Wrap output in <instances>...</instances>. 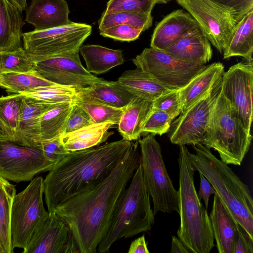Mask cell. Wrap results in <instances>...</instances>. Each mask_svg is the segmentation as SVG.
Wrapping results in <instances>:
<instances>
[{"label": "cell", "instance_id": "obj_1", "mask_svg": "<svg viewBox=\"0 0 253 253\" xmlns=\"http://www.w3.org/2000/svg\"><path fill=\"white\" fill-rule=\"evenodd\" d=\"M140 163L138 141L132 142L106 177L56 208L54 212L70 227L80 253L97 252L119 200Z\"/></svg>", "mask_w": 253, "mask_h": 253}, {"label": "cell", "instance_id": "obj_2", "mask_svg": "<svg viewBox=\"0 0 253 253\" xmlns=\"http://www.w3.org/2000/svg\"><path fill=\"white\" fill-rule=\"evenodd\" d=\"M132 141L124 139L70 152L49 170L43 194L49 213L73 197L94 187L115 167Z\"/></svg>", "mask_w": 253, "mask_h": 253}, {"label": "cell", "instance_id": "obj_3", "mask_svg": "<svg viewBox=\"0 0 253 253\" xmlns=\"http://www.w3.org/2000/svg\"><path fill=\"white\" fill-rule=\"evenodd\" d=\"M193 147L195 153H188L191 165L211 182L232 215L253 238V200L248 186L210 148L201 144Z\"/></svg>", "mask_w": 253, "mask_h": 253}, {"label": "cell", "instance_id": "obj_4", "mask_svg": "<svg viewBox=\"0 0 253 253\" xmlns=\"http://www.w3.org/2000/svg\"><path fill=\"white\" fill-rule=\"evenodd\" d=\"M179 146L180 223L177 235L191 253H209L214 246L210 216L197 195L194 178L195 169L189 160V151L185 145Z\"/></svg>", "mask_w": 253, "mask_h": 253}, {"label": "cell", "instance_id": "obj_5", "mask_svg": "<svg viewBox=\"0 0 253 253\" xmlns=\"http://www.w3.org/2000/svg\"><path fill=\"white\" fill-rule=\"evenodd\" d=\"M131 178L117 206L108 230L97 247L99 253L109 252L113 244L120 239L150 230L154 223L155 214L140 164Z\"/></svg>", "mask_w": 253, "mask_h": 253}, {"label": "cell", "instance_id": "obj_6", "mask_svg": "<svg viewBox=\"0 0 253 253\" xmlns=\"http://www.w3.org/2000/svg\"><path fill=\"white\" fill-rule=\"evenodd\" d=\"M253 137L232 114L228 101L220 92L202 144L217 151L227 165H241Z\"/></svg>", "mask_w": 253, "mask_h": 253}, {"label": "cell", "instance_id": "obj_7", "mask_svg": "<svg viewBox=\"0 0 253 253\" xmlns=\"http://www.w3.org/2000/svg\"><path fill=\"white\" fill-rule=\"evenodd\" d=\"M143 180L153 203L154 214L179 212V194L168 173L161 148L155 135L147 134L138 141Z\"/></svg>", "mask_w": 253, "mask_h": 253}, {"label": "cell", "instance_id": "obj_8", "mask_svg": "<svg viewBox=\"0 0 253 253\" xmlns=\"http://www.w3.org/2000/svg\"><path fill=\"white\" fill-rule=\"evenodd\" d=\"M91 25L72 22L62 26L23 33V48L35 62L79 51L90 35Z\"/></svg>", "mask_w": 253, "mask_h": 253}, {"label": "cell", "instance_id": "obj_9", "mask_svg": "<svg viewBox=\"0 0 253 253\" xmlns=\"http://www.w3.org/2000/svg\"><path fill=\"white\" fill-rule=\"evenodd\" d=\"M43 179L38 176L21 192L15 194L12 205L10 235L13 249H25L38 224L48 211L43 203Z\"/></svg>", "mask_w": 253, "mask_h": 253}, {"label": "cell", "instance_id": "obj_10", "mask_svg": "<svg viewBox=\"0 0 253 253\" xmlns=\"http://www.w3.org/2000/svg\"><path fill=\"white\" fill-rule=\"evenodd\" d=\"M132 62L137 68L170 89L181 88L207 66L180 61L151 47L144 49Z\"/></svg>", "mask_w": 253, "mask_h": 253}, {"label": "cell", "instance_id": "obj_11", "mask_svg": "<svg viewBox=\"0 0 253 253\" xmlns=\"http://www.w3.org/2000/svg\"><path fill=\"white\" fill-rule=\"evenodd\" d=\"M55 163L44 155L41 143L33 146L0 140V176L17 182L30 181L49 170Z\"/></svg>", "mask_w": 253, "mask_h": 253}, {"label": "cell", "instance_id": "obj_12", "mask_svg": "<svg viewBox=\"0 0 253 253\" xmlns=\"http://www.w3.org/2000/svg\"><path fill=\"white\" fill-rule=\"evenodd\" d=\"M222 78L211 90L171 123L168 131L170 142L179 146L201 144L219 95Z\"/></svg>", "mask_w": 253, "mask_h": 253}, {"label": "cell", "instance_id": "obj_13", "mask_svg": "<svg viewBox=\"0 0 253 253\" xmlns=\"http://www.w3.org/2000/svg\"><path fill=\"white\" fill-rule=\"evenodd\" d=\"M194 18L210 43L221 54L237 23L212 0H175Z\"/></svg>", "mask_w": 253, "mask_h": 253}, {"label": "cell", "instance_id": "obj_14", "mask_svg": "<svg viewBox=\"0 0 253 253\" xmlns=\"http://www.w3.org/2000/svg\"><path fill=\"white\" fill-rule=\"evenodd\" d=\"M253 64H235L222 77L221 92L228 101L232 114L249 132L253 118Z\"/></svg>", "mask_w": 253, "mask_h": 253}, {"label": "cell", "instance_id": "obj_15", "mask_svg": "<svg viewBox=\"0 0 253 253\" xmlns=\"http://www.w3.org/2000/svg\"><path fill=\"white\" fill-rule=\"evenodd\" d=\"M77 252L79 251L70 227L55 212H48L38 224L23 251V253Z\"/></svg>", "mask_w": 253, "mask_h": 253}, {"label": "cell", "instance_id": "obj_16", "mask_svg": "<svg viewBox=\"0 0 253 253\" xmlns=\"http://www.w3.org/2000/svg\"><path fill=\"white\" fill-rule=\"evenodd\" d=\"M36 70L52 83L74 87L77 90L89 86L101 79L83 66L79 51L36 62Z\"/></svg>", "mask_w": 253, "mask_h": 253}, {"label": "cell", "instance_id": "obj_17", "mask_svg": "<svg viewBox=\"0 0 253 253\" xmlns=\"http://www.w3.org/2000/svg\"><path fill=\"white\" fill-rule=\"evenodd\" d=\"M65 0H31L26 8L25 21L35 30H44L71 23Z\"/></svg>", "mask_w": 253, "mask_h": 253}, {"label": "cell", "instance_id": "obj_18", "mask_svg": "<svg viewBox=\"0 0 253 253\" xmlns=\"http://www.w3.org/2000/svg\"><path fill=\"white\" fill-rule=\"evenodd\" d=\"M165 51L180 61L205 64L212 56L211 43L199 27L180 37Z\"/></svg>", "mask_w": 253, "mask_h": 253}, {"label": "cell", "instance_id": "obj_19", "mask_svg": "<svg viewBox=\"0 0 253 253\" xmlns=\"http://www.w3.org/2000/svg\"><path fill=\"white\" fill-rule=\"evenodd\" d=\"M198 27L189 13L182 9L174 10L157 24L150 47L164 50L185 33Z\"/></svg>", "mask_w": 253, "mask_h": 253}, {"label": "cell", "instance_id": "obj_20", "mask_svg": "<svg viewBox=\"0 0 253 253\" xmlns=\"http://www.w3.org/2000/svg\"><path fill=\"white\" fill-rule=\"evenodd\" d=\"M209 216L218 252L233 253L238 222L217 195Z\"/></svg>", "mask_w": 253, "mask_h": 253}, {"label": "cell", "instance_id": "obj_21", "mask_svg": "<svg viewBox=\"0 0 253 253\" xmlns=\"http://www.w3.org/2000/svg\"><path fill=\"white\" fill-rule=\"evenodd\" d=\"M224 73L222 63H212L207 65L186 85L179 89L181 113L210 92L222 78Z\"/></svg>", "mask_w": 253, "mask_h": 253}, {"label": "cell", "instance_id": "obj_22", "mask_svg": "<svg viewBox=\"0 0 253 253\" xmlns=\"http://www.w3.org/2000/svg\"><path fill=\"white\" fill-rule=\"evenodd\" d=\"M56 104L42 102L24 96L19 120L22 144L33 146L40 143V124L41 117L46 111Z\"/></svg>", "mask_w": 253, "mask_h": 253}, {"label": "cell", "instance_id": "obj_23", "mask_svg": "<svg viewBox=\"0 0 253 253\" xmlns=\"http://www.w3.org/2000/svg\"><path fill=\"white\" fill-rule=\"evenodd\" d=\"M24 24L19 9L8 0H0V52L22 47Z\"/></svg>", "mask_w": 253, "mask_h": 253}, {"label": "cell", "instance_id": "obj_24", "mask_svg": "<svg viewBox=\"0 0 253 253\" xmlns=\"http://www.w3.org/2000/svg\"><path fill=\"white\" fill-rule=\"evenodd\" d=\"M115 124L105 122L93 124L60 135L61 142L68 152H75L93 147L105 142L113 133L108 132Z\"/></svg>", "mask_w": 253, "mask_h": 253}, {"label": "cell", "instance_id": "obj_25", "mask_svg": "<svg viewBox=\"0 0 253 253\" xmlns=\"http://www.w3.org/2000/svg\"><path fill=\"white\" fill-rule=\"evenodd\" d=\"M253 10L237 23L222 54L224 59L240 56L253 64Z\"/></svg>", "mask_w": 253, "mask_h": 253}, {"label": "cell", "instance_id": "obj_26", "mask_svg": "<svg viewBox=\"0 0 253 253\" xmlns=\"http://www.w3.org/2000/svg\"><path fill=\"white\" fill-rule=\"evenodd\" d=\"M152 108V103L136 97L125 108L118 122V131L123 138L137 140L142 134L145 121Z\"/></svg>", "mask_w": 253, "mask_h": 253}, {"label": "cell", "instance_id": "obj_27", "mask_svg": "<svg viewBox=\"0 0 253 253\" xmlns=\"http://www.w3.org/2000/svg\"><path fill=\"white\" fill-rule=\"evenodd\" d=\"M77 92L118 108H125L137 97L117 81L109 82L101 78L89 86L78 89Z\"/></svg>", "mask_w": 253, "mask_h": 253}, {"label": "cell", "instance_id": "obj_28", "mask_svg": "<svg viewBox=\"0 0 253 253\" xmlns=\"http://www.w3.org/2000/svg\"><path fill=\"white\" fill-rule=\"evenodd\" d=\"M117 81L136 96L152 103L160 95L171 90L138 68L124 72Z\"/></svg>", "mask_w": 253, "mask_h": 253}, {"label": "cell", "instance_id": "obj_29", "mask_svg": "<svg viewBox=\"0 0 253 253\" xmlns=\"http://www.w3.org/2000/svg\"><path fill=\"white\" fill-rule=\"evenodd\" d=\"M79 52L85 61L86 70L101 74L124 62L122 51L96 44L82 45Z\"/></svg>", "mask_w": 253, "mask_h": 253}, {"label": "cell", "instance_id": "obj_30", "mask_svg": "<svg viewBox=\"0 0 253 253\" xmlns=\"http://www.w3.org/2000/svg\"><path fill=\"white\" fill-rule=\"evenodd\" d=\"M73 104L74 102L57 104L42 115L40 124V143L63 133Z\"/></svg>", "mask_w": 253, "mask_h": 253}, {"label": "cell", "instance_id": "obj_31", "mask_svg": "<svg viewBox=\"0 0 253 253\" xmlns=\"http://www.w3.org/2000/svg\"><path fill=\"white\" fill-rule=\"evenodd\" d=\"M16 190L14 185L0 176V241L6 253H12L10 217Z\"/></svg>", "mask_w": 253, "mask_h": 253}, {"label": "cell", "instance_id": "obj_32", "mask_svg": "<svg viewBox=\"0 0 253 253\" xmlns=\"http://www.w3.org/2000/svg\"><path fill=\"white\" fill-rule=\"evenodd\" d=\"M54 84L43 78L37 71L6 72L0 75V87L9 93H22L39 87Z\"/></svg>", "mask_w": 253, "mask_h": 253}, {"label": "cell", "instance_id": "obj_33", "mask_svg": "<svg viewBox=\"0 0 253 253\" xmlns=\"http://www.w3.org/2000/svg\"><path fill=\"white\" fill-rule=\"evenodd\" d=\"M74 102L87 112L90 117L92 124L112 122L115 125H118L125 108H118L108 105L78 92Z\"/></svg>", "mask_w": 253, "mask_h": 253}, {"label": "cell", "instance_id": "obj_34", "mask_svg": "<svg viewBox=\"0 0 253 253\" xmlns=\"http://www.w3.org/2000/svg\"><path fill=\"white\" fill-rule=\"evenodd\" d=\"M122 24L131 25L144 32L152 26L153 17L151 13L129 11L112 13L105 10L98 21L99 31Z\"/></svg>", "mask_w": 253, "mask_h": 253}, {"label": "cell", "instance_id": "obj_35", "mask_svg": "<svg viewBox=\"0 0 253 253\" xmlns=\"http://www.w3.org/2000/svg\"><path fill=\"white\" fill-rule=\"evenodd\" d=\"M21 94L42 102L59 104L74 102L77 90L74 87L54 84L39 87Z\"/></svg>", "mask_w": 253, "mask_h": 253}, {"label": "cell", "instance_id": "obj_36", "mask_svg": "<svg viewBox=\"0 0 253 253\" xmlns=\"http://www.w3.org/2000/svg\"><path fill=\"white\" fill-rule=\"evenodd\" d=\"M23 97L21 93L0 97V117L14 133L21 143L19 120Z\"/></svg>", "mask_w": 253, "mask_h": 253}, {"label": "cell", "instance_id": "obj_37", "mask_svg": "<svg viewBox=\"0 0 253 253\" xmlns=\"http://www.w3.org/2000/svg\"><path fill=\"white\" fill-rule=\"evenodd\" d=\"M2 73L36 71V62L27 54L23 47L0 52Z\"/></svg>", "mask_w": 253, "mask_h": 253}, {"label": "cell", "instance_id": "obj_38", "mask_svg": "<svg viewBox=\"0 0 253 253\" xmlns=\"http://www.w3.org/2000/svg\"><path fill=\"white\" fill-rule=\"evenodd\" d=\"M172 121L169 114L152 107L143 124L142 134L162 135L168 132Z\"/></svg>", "mask_w": 253, "mask_h": 253}, {"label": "cell", "instance_id": "obj_39", "mask_svg": "<svg viewBox=\"0 0 253 253\" xmlns=\"http://www.w3.org/2000/svg\"><path fill=\"white\" fill-rule=\"evenodd\" d=\"M156 4L154 0H109L105 11L112 13L129 11L151 13Z\"/></svg>", "mask_w": 253, "mask_h": 253}, {"label": "cell", "instance_id": "obj_40", "mask_svg": "<svg viewBox=\"0 0 253 253\" xmlns=\"http://www.w3.org/2000/svg\"><path fill=\"white\" fill-rule=\"evenodd\" d=\"M152 107L166 112L174 119L181 113L179 89H171L161 94L152 102Z\"/></svg>", "mask_w": 253, "mask_h": 253}, {"label": "cell", "instance_id": "obj_41", "mask_svg": "<svg viewBox=\"0 0 253 253\" xmlns=\"http://www.w3.org/2000/svg\"><path fill=\"white\" fill-rule=\"evenodd\" d=\"M143 31L130 24H119L99 31L100 34L106 38L122 42L137 40Z\"/></svg>", "mask_w": 253, "mask_h": 253}, {"label": "cell", "instance_id": "obj_42", "mask_svg": "<svg viewBox=\"0 0 253 253\" xmlns=\"http://www.w3.org/2000/svg\"><path fill=\"white\" fill-rule=\"evenodd\" d=\"M90 124H92L91 119L87 112L74 102L62 134L78 130Z\"/></svg>", "mask_w": 253, "mask_h": 253}, {"label": "cell", "instance_id": "obj_43", "mask_svg": "<svg viewBox=\"0 0 253 253\" xmlns=\"http://www.w3.org/2000/svg\"><path fill=\"white\" fill-rule=\"evenodd\" d=\"M228 11L238 22L253 10V0H212Z\"/></svg>", "mask_w": 253, "mask_h": 253}, {"label": "cell", "instance_id": "obj_44", "mask_svg": "<svg viewBox=\"0 0 253 253\" xmlns=\"http://www.w3.org/2000/svg\"><path fill=\"white\" fill-rule=\"evenodd\" d=\"M45 156L54 163L63 159L70 152L64 148L60 136L41 142Z\"/></svg>", "mask_w": 253, "mask_h": 253}, {"label": "cell", "instance_id": "obj_45", "mask_svg": "<svg viewBox=\"0 0 253 253\" xmlns=\"http://www.w3.org/2000/svg\"><path fill=\"white\" fill-rule=\"evenodd\" d=\"M253 238L237 222V232L235 238L233 253H253Z\"/></svg>", "mask_w": 253, "mask_h": 253}, {"label": "cell", "instance_id": "obj_46", "mask_svg": "<svg viewBox=\"0 0 253 253\" xmlns=\"http://www.w3.org/2000/svg\"><path fill=\"white\" fill-rule=\"evenodd\" d=\"M200 187L198 196L200 200L203 199L205 203V208L207 210L210 197L211 194L216 195V192L211 182L201 173Z\"/></svg>", "mask_w": 253, "mask_h": 253}, {"label": "cell", "instance_id": "obj_47", "mask_svg": "<svg viewBox=\"0 0 253 253\" xmlns=\"http://www.w3.org/2000/svg\"><path fill=\"white\" fill-rule=\"evenodd\" d=\"M128 253H149L144 235L135 239L129 246Z\"/></svg>", "mask_w": 253, "mask_h": 253}, {"label": "cell", "instance_id": "obj_48", "mask_svg": "<svg viewBox=\"0 0 253 253\" xmlns=\"http://www.w3.org/2000/svg\"><path fill=\"white\" fill-rule=\"evenodd\" d=\"M0 140H11L19 142L16 135L12 131V130L4 123L0 117Z\"/></svg>", "mask_w": 253, "mask_h": 253}, {"label": "cell", "instance_id": "obj_49", "mask_svg": "<svg viewBox=\"0 0 253 253\" xmlns=\"http://www.w3.org/2000/svg\"><path fill=\"white\" fill-rule=\"evenodd\" d=\"M170 253H191L188 249L184 245L180 240L175 237H172Z\"/></svg>", "mask_w": 253, "mask_h": 253}, {"label": "cell", "instance_id": "obj_50", "mask_svg": "<svg viewBox=\"0 0 253 253\" xmlns=\"http://www.w3.org/2000/svg\"><path fill=\"white\" fill-rule=\"evenodd\" d=\"M21 12L27 7V0H8Z\"/></svg>", "mask_w": 253, "mask_h": 253}, {"label": "cell", "instance_id": "obj_51", "mask_svg": "<svg viewBox=\"0 0 253 253\" xmlns=\"http://www.w3.org/2000/svg\"><path fill=\"white\" fill-rule=\"evenodd\" d=\"M156 4H165L167 3L171 0H154Z\"/></svg>", "mask_w": 253, "mask_h": 253}, {"label": "cell", "instance_id": "obj_52", "mask_svg": "<svg viewBox=\"0 0 253 253\" xmlns=\"http://www.w3.org/2000/svg\"><path fill=\"white\" fill-rule=\"evenodd\" d=\"M0 253H6L0 241Z\"/></svg>", "mask_w": 253, "mask_h": 253}, {"label": "cell", "instance_id": "obj_53", "mask_svg": "<svg viewBox=\"0 0 253 253\" xmlns=\"http://www.w3.org/2000/svg\"><path fill=\"white\" fill-rule=\"evenodd\" d=\"M1 73H2V68L1 56H0V75Z\"/></svg>", "mask_w": 253, "mask_h": 253}]
</instances>
